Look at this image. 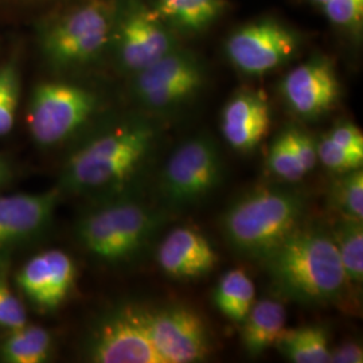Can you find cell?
Masks as SVG:
<instances>
[{"label": "cell", "instance_id": "cell-1", "mask_svg": "<svg viewBox=\"0 0 363 363\" xmlns=\"http://www.w3.org/2000/svg\"><path fill=\"white\" fill-rule=\"evenodd\" d=\"M159 130L133 118L103 130L76 148L61 174L60 190L76 194H124L152 162Z\"/></svg>", "mask_w": 363, "mask_h": 363}, {"label": "cell", "instance_id": "cell-2", "mask_svg": "<svg viewBox=\"0 0 363 363\" xmlns=\"http://www.w3.org/2000/svg\"><path fill=\"white\" fill-rule=\"evenodd\" d=\"M272 288L300 304L337 303L349 286L331 233L303 225L262 259Z\"/></svg>", "mask_w": 363, "mask_h": 363}, {"label": "cell", "instance_id": "cell-3", "mask_svg": "<svg viewBox=\"0 0 363 363\" xmlns=\"http://www.w3.org/2000/svg\"><path fill=\"white\" fill-rule=\"evenodd\" d=\"M307 198L286 187H259L241 195L222 216V232L234 250L262 259L303 225Z\"/></svg>", "mask_w": 363, "mask_h": 363}, {"label": "cell", "instance_id": "cell-4", "mask_svg": "<svg viewBox=\"0 0 363 363\" xmlns=\"http://www.w3.org/2000/svg\"><path fill=\"white\" fill-rule=\"evenodd\" d=\"M169 218V211L118 195L85 213L76 226L78 241L106 264L135 259Z\"/></svg>", "mask_w": 363, "mask_h": 363}, {"label": "cell", "instance_id": "cell-5", "mask_svg": "<svg viewBox=\"0 0 363 363\" xmlns=\"http://www.w3.org/2000/svg\"><path fill=\"white\" fill-rule=\"evenodd\" d=\"M223 178L220 148L213 138L198 135L172 152L160 172L157 191L162 208L177 211L201 203Z\"/></svg>", "mask_w": 363, "mask_h": 363}, {"label": "cell", "instance_id": "cell-6", "mask_svg": "<svg viewBox=\"0 0 363 363\" xmlns=\"http://www.w3.org/2000/svg\"><path fill=\"white\" fill-rule=\"evenodd\" d=\"M97 97L91 91L65 82H43L33 93L27 124L42 147H54L72 138L93 116Z\"/></svg>", "mask_w": 363, "mask_h": 363}, {"label": "cell", "instance_id": "cell-7", "mask_svg": "<svg viewBox=\"0 0 363 363\" xmlns=\"http://www.w3.org/2000/svg\"><path fill=\"white\" fill-rule=\"evenodd\" d=\"M84 350L89 362L163 363L138 303H121L103 313L91 327Z\"/></svg>", "mask_w": 363, "mask_h": 363}, {"label": "cell", "instance_id": "cell-8", "mask_svg": "<svg viewBox=\"0 0 363 363\" xmlns=\"http://www.w3.org/2000/svg\"><path fill=\"white\" fill-rule=\"evenodd\" d=\"M113 23L112 6L91 0L66 13L45 37V52L55 65H82L104 50Z\"/></svg>", "mask_w": 363, "mask_h": 363}, {"label": "cell", "instance_id": "cell-9", "mask_svg": "<svg viewBox=\"0 0 363 363\" xmlns=\"http://www.w3.org/2000/svg\"><path fill=\"white\" fill-rule=\"evenodd\" d=\"M145 330L163 363L202 362L213 350L208 325L189 306L140 304Z\"/></svg>", "mask_w": 363, "mask_h": 363}, {"label": "cell", "instance_id": "cell-10", "mask_svg": "<svg viewBox=\"0 0 363 363\" xmlns=\"http://www.w3.org/2000/svg\"><path fill=\"white\" fill-rule=\"evenodd\" d=\"M205 84V69L191 52L178 48L135 74L133 93L152 111H169L193 99Z\"/></svg>", "mask_w": 363, "mask_h": 363}, {"label": "cell", "instance_id": "cell-11", "mask_svg": "<svg viewBox=\"0 0 363 363\" xmlns=\"http://www.w3.org/2000/svg\"><path fill=\"white\" fill-rule=\"evenodd\" d=\"M296 34L288 27L261 21L237 30L226 42V55L240 72L262 76L289 61L298 50Z\"/></svg>", "mask_w": 363, "mask_h": 363}, {"label": "cell", "instance_id": "cell-12", "mask_svg": "<svg viewBox=\"0 0 363 363\" xmlns=\"http://www.w3.org/2000/svg\"><path fill=\"white\" fill-rule=\"evenodd\" d=\"M289 109L303 118H318L330 112L340 97V82L334 65L322 57L294 67L281 82Z\"/></svg>", "mask_w": 363, "mask_h": 363}, {"label": "cell", "instance_id": "cell-13", "mask_svg": "<svg viewBox=\"0 0 363 363\" xmlns=\"http://www.w3.org/2000/svg\"><path fill=\"white\" fill-rule=\"evenodd\" d=\"M76 277L73 259L60 249H50L27 261L16 274V284L37 310L50 312L62 306Z\"/></svg>", "mask_w": 363, "mask_h": 363}, {"label": "cell", "instance_id": "cell-14", "mask_svg": "<svg viewBox=\"0 0 363 363\" xmlns=\"http://www.w3.org/2000/svg\"><path fill=\"white\" fill-rule=\"evenodd\" d=\"M177 48L175 39L155 10L138 6L124 18L118 37V58L130 73L136 74Z\"/></svg>", "mask_w": 363, "mask_h": 363}, {"label": "cell", "instance_id": "cell-15", "mask_svg": "<svg viewBox=\"0 0 363 363\" xmlns=\"http://www.w3.org/2000/svg\"><path fill=\"white\" fill-rule=\"evenodd\" d=\"M60 187L39 194L0 196V252L31 241L52 223Z\"/></svg>", "mask_w": 363, "mask_h": 363}, {"label": "cell", "instance_id": "cell-16", "mask_svg": "<svg viewBox=\"0 0 363 363\" xmlns=\"http://www.w3.org/2000/svg\"><path fill=\"white\" fill-rule=\"evenodd\" d=\"M218 255L208 238L191 228L171 230L157 247V264L174 280H196L213 272Z\"/></svg>", "mask_w": 363, "mask_h": 363}, {"label": "cell", "instance_id": "cell-17", "mask_svg": "<svg viewBox=\"0 0 363 363\" xmlns=\"http://www.w3.org/2000/svg\"><path fill=\"white\" fill-rule=\"evenodd\" d=\"M269 125L271 108L259 91H238L223 106L222 135L240 152H252L267 136Z\"/></svg>", "mask_w": 363, "mask_h": 363}, {"label": "cell", "instance_id": "cell-18", "mask_svg": "<svg viewBox=\"0 0 363 363\" xmlns=\"http://www.w3.org/2000/svg\"><path fill=\"white\" fill-rule=\"evenodd\" d=\"M286 312L283 303L273 298L255 301L241 322V340L250 357H257L274 345L286 328Z\"/></svg>", "mask_w": 363, "mask_h": 363}, {"label": "cell", "instance_id": "cell-19", "mask_svg": "<svg viewBox=\"0 0 363 363\" xmlns=\"http://www.w3.org/2000/svg\"><path fill=\"white\" fill-rule=\"evenodd\" d=\"M54 351L52 333L40 325H25L10 330L0 343V361L6 363H43Z\"/></svg>", "mask_w": 363, "mask_h": 363}, {"label": "cell", "instance_id": "cell-20", "mask_svg": "<svg viewBox=\"0 0 363 363\" xmlns=\"http://www.w3.org/2000/svg\"><path fill=\"white\" fill-rule=\"evenodd\" d=\"M330 337L325 327L308 325L283 330L274 347L289 362L330 363Z\"/></svg>", "mask_w": 363, "mask_h": 363}, {"label": "cell", "instance_id": "cell-21", "mask_svg": "<svg viewBox=\"0 0 363 363\" xmlns=\"http://www.w3.org/2000/svg\"><path fill=\"white\" fill-rule=\"evenodd\" d=\"M213 301L223 316L241 323L256 301L253 280L241 268L228 271L214 288Z\"/></svg>", "mask_w": 363, "mask_h": 363}, {"label": "cell", "instance_id": "cell-22", "mask_svg": "<svg viewBox=\"0 0 363 363\" xmlns=\"http://www.w3.org/2000/svg\"><path fill=\"white\" fill-rule=\"evenodd\" d=\"M223 9V0H157L155 11L175 26L198 31L213 23Z\"/></svg>", "mask_w": 363, "mask_h": 363}, {"label": "cell", "instance_id": "cell-23", "mask_svg": "<svg viewBox=\"0 0 363 363\" xmlns=\"http://www.w3.org/2000/svg\"><path fill=\"white\" fill-rule=\"evenodd\" d=\"M331 237L349 286H362L363 281V220H345L339 222Z\"/></svg>", "mask_w": 363, "mask_h": 363}, {"label": "cell", "instance_id": "cell-24", "mask_svg": "<svg viewBox=\"0 0 363 363\" xmlns=\"http://www.w3.org/2000/svg\"><path fill=\"white\" fill-rule=\"evenodd\" d=\"M330 203L345 220H363L362 167L342 172L333 182Z\"/></svg>", "mask_w": 363, "mask_h": 363}, {"label": "cell", "instance_id": "cell-25", "mask_svg": "<svg viewBox=\"0 0 363 363\" xmlns=\"http://www.w3.org/2000/svg\"><path fill=\"white\" fill-rule=\"evenodd\" d=\"M267 164L273 175L283 181L298 182L306 175L286 130H283L271 144Z\"/></svg>", "mask_w": 363, "mask_h": 363}, {"label": "cell", "instance_id": "cell-26", "mask_svg": "<svg viewBox=\"0 0 363 363\" xmlns=\"http://www.w3.org/2000/svg\"><path fill=\"white\" fill-rule=\"evenodd\" d=\"M21 79L18 69L13 64L0 67V136L13 130L15 116L19 104Z\"/></svg>", "mask_w": 363, "mask_h": 363}, {"label": "cell", "instance_id": "cell-27", "mask_svg": "<svg viewBox=\"0 0 363 363\" xmlns=\"http://www.w3.org/2000/svg\"><path fill=\"white\" fill-rule=\"evenodd\" d=\"M316 147L318 162H320L325 169L342 174L362 167L363 154L346 150L345 147L333 142L325 133L316 142Z\"/></svg>", "mask_w": 363, "mask_h": 363}, {"label": "cell", "instance_id": "cell-28", "mask_svg": "<svg viewBox=\"0 0 363 363\" xmlns=\"http://www.w3.org/2000/svg\"><path fill=\"white\" fill-rule=\"evenodd\" d=\"M322 7L330 22L343 28L362 26L363 0H312Z\"/></svg>", "mask_w": 363, "mask_h": 363}, {"label": "cell", "instance_id": "cell-29", "mask_svg": "<svg viewBox=\"0 0 363 363\" xmlns=\"http://www.w3.org/2000/svg\"><path fill=\"white\" fill-rule=\"evenodd\" d=\"M25 325H27L25 306L15 296L6 277L0 273V327L10 331Z\"/></svg>", "mask_w": 363, "mask_h": 363}, {"label": "cell", "instance_id": "cell-30", "mask_svg": "<svg viewBox=\"0 0 363 363\" xmlns=\"http://www.w3.org/2000/svg\"><path fill=\"white\" fill-rule=\"evenodd\" d=\"M291 143L301 163V167L307 172H310L318 164V147L316 140L306 130H300L296 127L286 128Z\"/></svg>", "mask_w": 363, "mask_h": 363}, {"label": "cell", "instance_id": "cell-31", "mask_svg": "<svg viewBox=\"0 0 363 363\" xmlns=\"http://www.w3.org/2000/svg\"><path fill=\"white\" fill-rule=\"evenodd\" d=\"M325 135L335 143L350 150L352 152L363 154V133L355 124L350 121H342L335 124Z\"/></svg>", "mask_w": 363, "mask_h": 363}, {"label": "cell", "instance_id": "cell-32", "mask_svg": "<svg viewBox=\"0 0 363 363\" xmlns=\"http://www.w3.org/2000/svg\"><path fill=\"white\" fill-rule=\"evenodd\" d=\"M362 346L357 342H343L330 349V363H362Z\"/></svg>", "mask_w": 363, "mask_h": 363}, {"label": "cell", "instance_id": "cell-33", "mask_svg": "<svg viewBox=\"0 0 363 363\" xmlns=\"http://www.w3.org/2000/svg\"><path fill=\"white\" fill-rule=\"evenodd\" d=\"M9 175H10V172H9V169H7V164L0 159V186L7 181Z\"/></svg>", "mask_w": 363, "mask_h": 363}]
</instances>
